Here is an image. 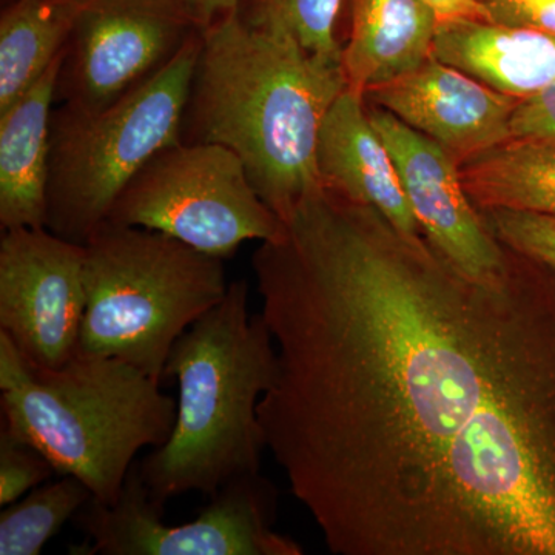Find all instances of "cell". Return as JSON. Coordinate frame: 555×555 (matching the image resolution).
Masks as SVG:
<instances>
[{
	"label": "cell",
	"instance_id": "21",
	"mask_svg": "<svg viewBox=\"0 0 555 555\" xmlns=\"http://www.w3.org/2000/svg\"><path fill=\"white\" fill-rule=\"evenodd\" d=\"M496 238L525 257L555 270V217L513 208L478 210Z\"/></svg>",
	"mask_w": 555,
	"mask_h": 555
},
{
	"label": "cell",
	"instance_id": "19",
	"mask_svg": "<svg viewBox=\"0 0 555 555\" xmlns=\"http://www.w3.org/2000/svg\"><path fill=\"white\" fill-rule=\"evenodd\" d=\"M93 499L72 476L31 489L0 514V555H39L64 525Z\"/></svg>",
	"mask_w": 555,
	"mask_h": 555
},
{
	"label": "cell",
	"instance_id": "6",
	"mask_svg": "<svg viewBox=\"0 0 555 555\" xmlns=\"http://www.w3.org/2000/svg\"><path fill=\"white\" fill-rule=\"evenodd\" d=\"M201 30L163 69L109 107L51 113L46 228L87 244L122 190L159 150L181 141Z\"/></svg>",
	"mask_w": 555,
	"mask_h": 555
},
{
	"label": "cell",
	"instance_id": "22",
	"mask_svg": "<svg viewBox=\"0 0 555 555\" xmlns=\"http://www.w3.org/2000/svg\"><path fill=\"white\" fill-rule=\"evenodd\" d=\"M56 470L38 449L5 429L0 433V506L17 502L49 481Z\"/></svg>",
	"mask_w": 555,
	"mask_h": 555
},
{
	"label": "cell",
	"instance_id": "23",
	"mask_svg": "<svg viewBox=\"0 0 555 555\" xmlns=\"http://www.w3.org/2000/svg\"><path fill=\"white\" fill-rule=\"evenodd\" d=\"M511 139L555 145V82L518 101L511 118Z\"/></svg>",
	"mask_w": 555,
	"mask_h": 555
},
{
	"label": "cell",
	"instance_id": "20",
	"mask_svg": "<svg viewBox=\"0 0 555 555\" xmlns=\"http://www.w3.org/2000/svg\"><path fill=\"white\" fill-rule=\"evenodd\" d=\"M343 0H240L236 16L259 30L294 36L306 50L341 61L337 20Z\"/></svg>",
	"mask_w": 555,
	"mask_h": 555
},
{
	"label": "cell",
	"instance_id": "18",
	"mask_svg": "<svg viewBox=\"0 0 555 555\" xmlns=\"http://www.w3.org/2000/svg\"><path fill=\"white\" fill-rule=\"evenodd\" d=\"M478 210L513 208L555 217V145L509 139L460 166Z\"/></svg>",
	"mask_w": 555,
	"mask_h": 555
},
{
	"label": "cell",
	"instance_id": "7",
	"mask_svg": "<svg viewBox=\"0 0 555 555\" xmlns=\"http://www.w3.org/2000/svg\"><path fill=\"white\" fill-rule=\"evenodd\" d=\"M107 221L156 230L221 259L247 241L264 243L284 230L232 150L181 141L159 150L134 175Z\"/></svg>",
	"mask_w": 555,
	"mask_h": 555
},
{
	"label": "cell",
	"instance_id": "1",
	"mask_svg": "<svg viewBox=\"0 0 555 555\" xmlns=\"http://www.w3.org/2000/svg\"><path fill=\"white\" fill-rule=\"evenodd\" d=\"M266 448L337 555H555V270L460 272L318 188L251 258Z\"/></svg>",
	"mask_w": 555,
	"mask_h": 555
},
{
	"label": "cell",
	"instance_id": "14",
	"mask_svg": "<svg viewBox=\"0 0 555 555\" xmlns=\"http://www.w3.org/2000/svg\"><path fill=\"white\" fill-rule=\"evenodd\" d=\"M433 56L521 101L555 82V38L499 22H438Z\"/></svg>",
	"mask_w": 555,
	"mask_h": 555
},
{
	"label": "cell",
	"instance_id": "11",
	"mask_svg": "<svg viewBox=\"0 0 555 555\" xmlns=\"http://www.w3.org/2000/svg\"><path fill=\"white\" fill-rule=\"evenodd\" d=\"M366 104L372 126L396 160L409 206L430 246L473 280L502 276L509 266L511 248L496 238L467 196L456 160L392 113Z\"/></svg>",
	"mask_w": 555,
	"mask_h": 555
},
{
	"label": "cell",
	"instance_id": "25",
	"mask_svg": "<svg viewBox=\"0 0 555 555\" xmlns=\"http://www.w3.org/2000/svg\"><path fill=\"white\" fill-rule=\"evenodd\" d=\"M190 20L201 31L236 14L240 0H181Z\"/></svg>",
	"mask_w": 555,
	"mask_h": 555
},
{
	"label": "cell",
	"instance_id": "24",
	"mask_svg": "<svg viewBox=\"0 0 555 555\" xmlns=\"http://www.w3.org/2000/svg\"><path fill=\"white\" fill-rule=\"evenodd\" d=\"M488 20L555 38V0H481Z\"/></svg>",
	"mask_w": 555,
	"mask_h": 555
},
{
	"label": "cell",
	"instance_id": "5",
	"mask_svg": "<svg viewBox=\"0 0 555 555\" xmlns=\"http://www.w3.org/2000/svg\"><path fill=\"white\" fill-rule=\"evenodd\" d=\"M86 247L78 352L116 358L160 383L175 343L228 295L224 259L105 221Z\"/></svg>",
	"mask_w": 555,
	"mask_h": 555
},
{
	"label": "cell",
	"instance_id": "26",
	"mask_svg": "<svg viewBox=\"0 0 555 555\" xmlns=\"http://www.w3.org/2000/svg\"><path fill=\"white\" fill-rule=\"evenodd\" d=\"M438 22L456 20L489 21L481 0H422Z\"/></svg>",
	"mask_w": 555,
	"mask_h": 555
},
{
	"label": "cell",
	"instance_id": "9",
	"mask_svg": "<svg viewBox=\"0 0 555 555\" xmlns=\"http://www.w3.org/2000/svg\"><path fill=\"white\" fill-rule=\"evenodd\" d=\"M199 28L181 0H82L56 100L100 112L166 67Z\"/></svg>",
	"mask_w": 555,
	"mask_h": 555
},
{
	"label": "cell",
	"instance_id": "10",
	"mask_svg": "<svg viewBox=\"0 0 555 555\" xmlns=\"http://www.w3.org/2000/svg\"><path fill=\"white\" fill-rule=\"evenodd\" d=\"M86 247L47 228L3 230L0 332L38 367L57 369L78 353L86 315Z\"/></svg>",
	"mask_w": 555,
	"mask_h": 555
},
{
	"label": "cell",
	"instance_id": "2",
	"mask_svg": "<svg viewBox=\"0 0 555 555\" xmlns=\"http://www.w3.org/2000/svg\"><path fill=\"white\" fill-rule=\"evenodd\" d=\"M346 89L341 61L232 14L201 31L181 142L232 150L261 199L286 221L299 201L323 185L318 139Z\"/></svg>",
	"mask_w": 555,
	"mask_h": 555
},
{
	"label": "cell",
	"instance_id": "15",
	"mask_svg": "<svg viewBox=\"0 0 555 555\" xmlns=\"http://www.w3.org/2000/svg\"><path fill=\"white\" fill-rule=\"evenodd\" d=\"M62 57L38 82L0 109V225L46 228L51 113Z\"/></svg>",
	"mask_w": 555,
	"mask_h": 555
},
{
	"label": "cell",
	"instance_id": "8",
	"mask_svg": "<svg viewBox=\"0 0 555 555\" xmlns=\"http://www.w3.org/2000/svg\"><path fill=\"white\" fill-rule=\"evenodd\" d=\"M278 494L261 473L222 486L195 520L164 521L166 507L150 499L131 466L115 502L89 500L73 518L86 535L73 554L102 555H301L292 537L275 531Z\"/></svg>",
	"mask_w": 555,
	"mask_h": 555
},
{
	"label": "cell",
	"instance_id": "13",
	"mask_svg": "<svg viewBox=\"0 0 555 555\" xmlns=\"http://www.w3.org/2000/svg\"><path fill=\"white\" fill-rule=\"evenodd\" d=\"M318 173L326 188L377 208L401 233L425 238L386 142L369 118L363 94L345 90L321 126Z\"/></svg>",
	"mask_w": 555,
	"mask_h": 555
},
{
	"label": "cell",
	"instance_id": "12",
	"mask_svg": "<svg viewBox=\"0 0 555 555\" xmlns=\"http://www.w3.org/2000/svg\"><path fill=\"white\" fill-rule=\"evenodd\" d=\"M364 100L433 139L459 166L509 141L518 104L434 56L403 78L369 90Z\"/></svg>",
	"mask_w": 555,
	"mask_h": 555
},
{
	"label": "cell",
	"instance_id": "3",
	"mask_svg": "<svg viewBox=\"0 0 555 555\" xmlns=\"http://www.w3.org/2000/svg\"><path fill=\"white\" fill-rule=\"evenodd\" d=\"M276 349L261 313L248 315L246 280L175 343L164 378L177 379V422L169 440L138 465L150 499L215 495L261 473L264 434L258 406L276 377Z\"/></svg>",
	"mask_w": 555,
	"mask_h": 555
},
{
	"label": "cell",
	"instance_id": "4",
	"mask_svg": "<svg viewBox=\"0 0 555 555\" xmlns=\"http://www.w3.org/2000/svg\"><path fill=\"white\" fill-rule=\"evenodd\" d=\"M0 393L2 429L105 505L118 499L138 452L166 443L177 422V400L126 361L78 352L64 366L38 367L3 332Z\"/></svg>",
	"mask_w": 555,
	"mask_h": 555
},
{
	"label": "cell",
	"instance_id": "17",
	"mask_svg": "<svg viewBox=\"0 0 555 555\" xmlns=\"http://www.w3.org/2000/svg\"><path fill=\"white\" fill-rule=\"evenodd\" d=\"M82 0H14L0 16V109L64 53Z\"/></svg>",
	"mask_w": 555,
	"mask_h": 555
},
{
	"label": "cell",
	"instance_id": "16",
	"mask_svg": "<svg viewBox=\"0 0 555 555\" xmlns=\"http://www.w3.org/2000/svg\"><path fill=\"white\" fill-rule=\"evenodd\" d=\"M438 20L422 0H350L341 49L347 90L366 94L433 57Z\"/></svg>",
	"mask_w": 555,
	"mask_h": 555
}]
</instances>
